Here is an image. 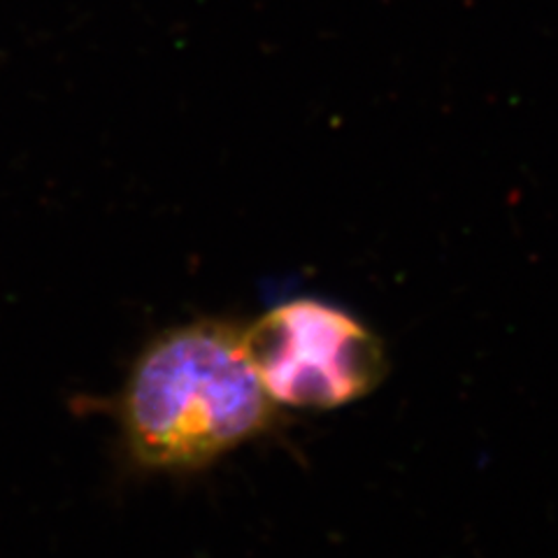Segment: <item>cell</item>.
<instances>
[{
    "mask_svg": "<svg viewBox=\"0 0 558 558\" xmlns=\"http://www.w3.org/2000/svg\"><path fill=\"white\" fill-rule=\"evenodd\" d=\"M242 344L272 403L291 410L352 405L371 396L389 371L373 330L317 299L275 305L242 330Z\"/></svg>",
    "mask_w": 558,
    "mask_h": 558,
    "instance_id": "7a4b0ae2",
    "label": "cell"
},
{
    "mask_svg": "<svg viewBox=\"0 0 558 558\" xmlns=\"http://www.w3.org/2000/svg\"><path fill=\"white\" fill-rule=\"evenodd\" d=\"M275 408L242 330L201 319L166 330L140 354L119 414L140 465L194 470L264 433Z\"/></svg>",
    "mask_w": 558,
    "mask_h": 558,
    "instance_id": "6da1fadb",
    "label": "cell"
}]
</instances>
